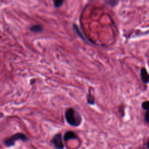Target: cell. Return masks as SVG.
I'll return each mask as SVG.
<instances>
[{
  "instance_id": "1",
  "label": "cell",
  "mask_w": 149,
  "mask_h": 149,
  "mask_svg": "<svg viewBox=\"0 0 149 149\" xmlns=\"http://www.w3.org/2000/svg\"><path fill=\"white\" fill-rule=\"evenodd\" d=\"M65 118L67 122L73 126H79L81 121L80 116L73 108H69L65 113Z\"/></svg>"
},
{
  "instance_id": "2",
  "label": "cell",
  "mask_w": 149,
  "mask_h": 149,
  "mask_svg": "<svg viewBox=\"0 0 149 149\" xmlns=\"http://www.w3.org/2000/svg\"><path fill=\"white\" fill-rule=\"evenodd\" d=\"M18 140H21L23 141H26L28 140V138L24 134L22 133H17L13 134V136L9 138L5 139L3 141V143L5 146L7 147H10L13 146L15 142Z\"/></svg>"
},
{
  "instance_id": "3",
  "label": "cell",
  "mask_w": 149,
  "mask_h": 149,
  "mask_svg": "<svg viewBox=\"0 0 149 149\" xmlns=\"http://www.w3.org/2000/svg\"><path fill=\"white\" fill-rule=\"evenodd\" d=\"M52 143L57 149H62L64 147L62 136L61 134H56L52 139Z\"/></svg>"
},
{
  "instance_id": "4",
  "label": "cell",
  "mask_w": 149,
  "mask_h": 149,
  "mask_svg": "<svg viewBox=\"0 0 149 149\" xmlns=\"http://www.w3.org/2000/svg\"><path fill=\"white\" fill-rule=\"evenodd\" d=\"M140 77L142 81L144 83H149V74L147 73V70L143 68L140 70Z\"/></svg>"
},
{
  "instance_id": "5",
  "label": "cell",
  "mask_w": 149,
  "mask_h": 149,
  "mask_svg": "<svg viewBox=\"0 0 149 149\" xmlns=\"http://www.w3.org/2000/svg\"><path fill=\"white\" fill-rule=\"evenodd\" d=\"M76 138H77L76 134L73 132H72V131L67 132L65 134L64 137H63V139L65 141H68L70 139H75Z\"/></svg>"
},
{
  "instance_id": "6",
  "label": "cell",
  "mask_w": 149,
  "mask_h": 149,
  "mask_svg": "<svg viewBox=\"0 0 149 149\" xmlns=\"http://www.w3.org/2000/svg\"><path fill=\"white\" fill-rule=\"evenodd\" d=\"M30 30L33 32H40L42 30V27L41 25H34L30 27Z\"/></svg>"
},
{
  "instance_id": "7",
  "label": "cell",
  "mask_w": 149,
  "mask_h": 149,
  "mask_svg": "<svg viewBox=\"0 0 149 149\" xmlns=\"http://www.w3.org/2000/svg\"><path fill=\"white\" fill-rule=\"evenodd\" d=\"M64 0H54V6L56 8H59L61 6H62V5L63 3Z\"/></svg>"
},
{
  "instance_id": "8",
  "label": "cell",
  "mask_w": 149,
  "mask_h": 149,
  "mask_svg": "<svg viewBox=\"0 0 149 149\" xmlns=\"http://www.w3.org/2000/svg\"><path fill=\"white\" fill-rule=\"evenodd\" d=\"M87 101L90 104H94V99L93 95L91 94H88L87 95Z\"/></svg>"
},
{
  "instance_id": "9",
  "label": "cell",
  "mask_w": 149,
  "mask_h": 149,
  "mask_svg": "<svg viewBox=\"0 0 149 149\" xmlns=\"http://www.w3.org/2000/svg\"><path fill=\"white\" fill-rule=\"evenodd\" d=\"M142 108L144 109H146L147 111H149V101H144L142 105Z\"/></svg>"
},
{
  "instance_id": "10",
  "label": "cell",
  "mask_w": 149,
  "mask_h": 149,
  "mask_svg": "<svg viewBox=\"0 0 149 149\" xmlns=\"http://www.w3.org/2000/svg\"><path fill=\"white\" fill-rule=\"evenodd\" d=\"M107 3H108L109 5L113 6L115 5V3H117V1L115 0H105Z\"/></svg>"
},
{
  "instance_id": "11",
  "label": "cell",
  "mask_w": 149,
  "mask_h": 149,
  "mask_svg": "<svg viewBox=\"0 0 149 149\" xmlns=\"http://www.w3.org/2000/svg\"><path fill=\"white\" fill-rule=\"evenodd\" d=\"M145 120L147 122H149V111H148L145 115Z\"/></svg>"
}]
</instances>
